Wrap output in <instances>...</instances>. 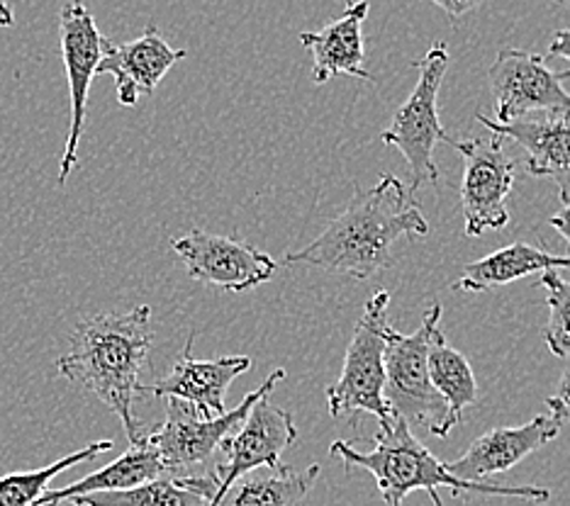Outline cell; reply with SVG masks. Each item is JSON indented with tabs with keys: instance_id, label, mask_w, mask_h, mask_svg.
<instances>
[{
	"instance_id": "3957f363",
	"label": "cell",
	"mask_w": 570,
	"mask_h": 506,
	"mask_svg": "<svg viewBox=\"0 0 570 506\" xmlns=\"http://www.w3.org/2000/svg\"><path fill=\"white\" fill-rule=\"evenodd\" d=\"M330 453L344 460L346 473H352L354 467L371 473L387 506H403L405 497L412 492H426L434 506H444L442 497H439V487H449L453 497L475 492V495L517 497L539 504L551 499L549 489L534 485H488L459 479L449 473L446 463L439 460L417 436H412L410 426L397 417L381 424V431L375 434L371 450H358L348 440H334Z\"/></svg>"
},
{
	"instance_id": "d4e9b609",
	"label": "cell",
	"mask_w": 570,
	"mask_h": 506,
	"mask_svg": "<svg viewBox=\"0 0 570 506\" xmlns=\"http://www.w3.org/2000/svg\"><path fill=\"white\" fill-rule=\"evenodd\" d=\"M547 407L551 409V417L556 424L570 421V368L563 373V378L556 387V393L547 399Z\"/></svg>"
},
{
	"instance_id": "6da1fadb",
	"label": "cell",
	"mask_w": 570,
	"mask_h": 506,
	"mask_svg": "<svg viewBox=\"0 0 570 506\" xmlns=\"http://www.w3.org/2000/svg\"><path fill=\"white\" fill-rule=\"evenodd\" d=\"M430 222L403 180L383 173L366 192H356L346 210L301 251L285 254V264L315 266L356 280H371L393 266L400 237H426Z\"/></svg>"
},
{
	"instance_id": "2e32d148",
	"label": "cell",
	"mask_w": 570,
	"mask_h": 506,
	"mask_svg": "<svg viewBox=\"0 0 570 506\" xmlns=\"http://www.w3.org/2000/svg\"><path fill=\"white\" fill-rule=\"evenodd\" d=\"M478 122L490 135L512 139L524 149L527 173L534 178H551L559 186L563 205H570V117H547V120L495 122L485 112H478Z\"/></svg>"
},
{
	"instance_id": "44dd1931",
	"label": "cell",
	"mask_w": 570,
	"mask_h": 506,
	"mask_svg": "<svg viewBox=\"0 0 570 506\" xmlns=\"http://www.w3.org/2000/svg\"><path fill=\"white\" fill-rule=\"evenodd\" d=\"M217 495L215 470L188 477H159L151 483L96 492V495L71 499L73 506H210Z\"/></svg>"
},
{
	"instance_id": "f546056e",
	"label": "cell",
	"mask_w": 570,
	"mask_h": 506,
	"mask_svg": "<svg viewBox=\"0 0 570 506\" xmlns=\"http://www.w3.org/2000/svg\"><path fill=\"white\" fill-rule=\"evenodd\" d=\"M549 3H556V6H563V3H568V0H549Z\"/></svg>"
},
{
	"instance_id": "7c38bea8",
	"label": "cell",
	"mask_w": 570,
	"mask_h": 506,
	"mask_svg": "<svg viewBox=\"0 0 570 506\" xmlns=\"http://www.w3.org/2000/svg\"><path fill=\"white\" fill-rule=\"evenodd\" d=\"M297 440L295 419L288 409H281L264 397L252 407L249 417L242 421L235 434L227 436L219 450L225 460L215 465L217 495L219 499L242 475L258 470V467L281 465V456Z\"/></svg>"
},
{
	"instance_id": "ac0fdd59",
	"label": "cell",
	"mask_w": 570,
	"mask_h": 506,
	"mask_svg": "<svg viewBox=\"0 0 570 506\" xmlns=\"http://www.w3.org/2000/svg\"><path fill=\"white\" fill-rule=\"evenodd\" d=\"M317 477V463L303 470L283 463L276 467H258L235 479L225 495L210 506H303Z\"/></svg>"
},
{
	"instance_id": "8fae6325",
	"label": "cell",
	"mask_w": 570,
	"mask_h": 506,
	"mask_svg": "<svg viewBox=\"0 0 570 506\" xmlns=\"http://www.w3.org/2000/svg\"><path fill=\"white\" fill-rule=\"evenodd\" d=\"M171 249L193 280L225 292L254 290L278 272V264L268 254L223 234L193 229L174 239Z\"/></svg>"
},
{
	"instance_id": "ffe728a7",
	"label": "cell",
	"mask_w": 570,
	"mask_h": 506,
	"mask_svg": "<svg viewBox=\"0 0 570 506\" xmlns=\"http://www.w3.org/2000/svg\"><path fill=\"white\" fill-rule=\"evenodd\" d=\"M159 477H168L166 467L145 436L141 444L129 446V450L122 453L118 460H112L106 467H98L96 473L86 475L83 479H79V483L59 487V489H49L35 506H59L76 497L96 495V492L129 489V487L151 483V479H159Z\"/></svg>"
},
{
	"instance_id": "d6986e66",
	"label": "cell",
	"mask_w": 570,
	"mask_h": 506,
	"mask_svg": "<svg viewBox=\"0 0 570 506\" xmlns=\"http://www.w3.org/2000/svg\"><path fill=\"white\" fill-rule=\"evenodd\" d=\"M570 268V254L559 256L531 244H510L504 249L492 251L490 256L473 261L463 268V278L453 282V290L461 292H485L490 288H500L514 280H522L531 272L563 270Z\"/></svg>"
},
{
	"instance_id": "4316f807",
	"label": "cell",
	"mask_w": 570,
	"mask_h": 506,
	"mask_svg": "<svg viewBox=\"0 0 570 506\" xmlns=\"http://www.w3.org/2000/svg\"><path fill=\"white\" fill-rule=\"evenodd\" d=\"M549 57H559V59L570 61V28L568 30H559V32L551 37Z\"/></svg>"
},
{
	"instance_id": "f1b7e54d",
	"label": "cell",
	"mask_w": 570,
	"mask_h": 506,
	"mask_svg": "<svg viewBox=\"0 0 570 506\" xmlns=\"http://www.w3.org/2000/svg\"><path fill=\"white\" fill-rule=\"evenodd\" d=\"M12 24H16V12L6 0H0V28H12Z\"/></svg>"
},
{
	"instance_id": "603a6c76",
	"label": "cell",
	"mask_w": 570,
	"mask_h": 506,
	"mask_svg": "<svg viewBox=\"0 0 570 506\" xmlns=\"http://www.w3.org/2000/svg\"><path fill=\"white\" fill-rule=\"evenodd\" d=\"M110 448L112 440H96V444H88L81 450L69 453V456H63L47 467H37V470L28 473H10L6 477H0V506H35L51 489V479L71 470L76 465L98 458L100 453H108Z\"/></svg>"
},
{
	"instance_id": "83f0119b",
	"label": "cell",
	"mask_w": 570,
	"mask_h": 506,
	"mask_svg": "<svg viewBox=\"0 0 570 506\" xmlns=\"http://www.w3.org/2000/svg\"><path fill=\"white\" fill-rule=\"evenodd\" d=\"M551 227L561 234L563 241L570 246V205H566L561 212H556L551 217Z\"/></svg>"
},
{
	"instance_id": "4fadbf2b",
	"label": "cell",
	"mask_w": 570,
	"mask_h": 506,
	"mask_svg": "<svg viewBox=\"0 0 570 506\" xmlns=\"http://www.w3.org/2000/svg\"><path fill=\"white\" fill-rule=\"evenodd\" d=\"M193 344L196 334L188 336L184 354L178 356L171 373L154 385H141V395H154L164 399H180L186 405L196 407L205 417H219L225 414V399L229 385L239 375L252 370L249 356H227L217 360H198L193 358Z\"/></svg>"
},
{
	"instance_id": "5bb4252c",
	"label": "cell",
	"mask_w": 570,
	"mask_h": 506,
	"mask_svg": "<svg viewBox=\"0 0 570 506\" xmlns=\"http://www.w3.org/2000/svg\"><path fill=\"white\" fill-rule=\"evenodd\" d=\"M186 59L184 49L168 47L157 24H147L132 42H112L102 37V59L96 73L115 78L120 106L132 108L141 96H151L174 63Z\"/></svg>"
},
{
	"instance_id": "5b68a950",
	"label": "cell",
	"mask_w": 570,
	"mask_h": 506,
	"mask_svg": "<svg viewBox=\"0 0 570 506\" xmlns=\"http://www.w3.org/2000/svg\"><path fill=\"white\" fill-rule=\"evenodd\" d=\"M391 292L379 290L364 307L352 344L346 348L342 375L327 387V405L334 419L373 414L379 424L393 417L385 401V334Z\"/></svg>"
},
{
	"instance_id": "7402d4cb",
	"label": "cell",
	"mask_w": 570,
	"mask_h": 506,
	"mask_svg": "<svg viewBox=\"0 0 570 506\" xmlns=\"http://www.w3.org/2000/svg\"><path fill=\"white\" fill-rule=\"evenodd\" d=\"M426 366H430V380L442 399L446 401L453 419L461 421L463 411L478 399V383L471 363L465 360L461 350L449 346L442 331H434L430 341V354H426Z\"/></svg>"
},
{
	"instance_id": "ba28073f",
	"label": "cell",
	"mask_w": 570,
	"mask_h": 506,
	"mask_svg": "<svg viewBox=\"0 0 570 506\" xmlns=\"http://www.w3.org/2000/svg\"><path fill=\"white\" fill-rule=\"evenodd\" d=\"M488 76L495 98V122H514L531 112L570 117V93L563 88L570 69L551 71L547 57L504 47L498 51Z\"/></svg>"
},
{
	"instance_id": "7a4b0ae2",
	"label": "cell",
	"mask_w": 570,
	"mask_h": 506,
	"mask_svg": "<svg viewBox=\"0 0 570 506\" xmlns=\"http://www.w3.org/2000/svg\"><path fill=\"white\" fill-rule=\"evenodd\" d=\"M154 344L151 307L106 311L76 324L67 354L57 358V375L81 385L102 405L118 414L129 446L145 440L135 417V399L141 395V373Z\"/></svg>"
},
{
	"instance_id": "8992f818",
	"label": "cell",
	"mask_w": 570,
	"mask_h": 506,
	"mask_svg": "<svg viewBox=\"0 0 570 506\" xmlns=\"http://www.w3.org/2000/svg\"><path fill=\"white\" fill-rule=\"evenodd\" d=\"M449 49L444 42H436L430 51L414 63L420 78L410 98L393 115L391 127L381 135V141L395 147L405 156L410 166V192L414 195L424 186H436L439 168L434 163V149L439 141L451 139L442 122H439V88L449 71Z\"/></svg>"
},
{
	"instance_id": "e0dca14e",
	"label": "cell",
	"mask_w": 570,
	"mask_h": 506,
	"mask_svg": "<svg viewBox=\"0 0 570 506\" xmlns=\"http://www.w3.org/2000/svg\"><path fill=\"white\" fill-rule=\"evenodd\" d=\"M368 0H352L344 12L317 32H301V44L313 51V81L327 83L334 76H352L373 83L375 78L366 69L364 22L368 18Z\"/></svg>"
},
{
	"instance_id": "52a82bcc",
	"label": "cell",
	"mask_w": 570,
	"mask_h": 506,
	"mask_svg": "<svg viewBox=\"0 0 570 506\" xmlns=\"http://www.w3.org/2000/svg\"><path fill=\"white\" fill-rule=\"evenodd\" d=\"M285 380V370L278 368L266 383L242 399L237 409H227L219 417H205L196 407L180 399L166 401V419L147 434L149 446L157 450L168 477L200 475V467L215 456V450L227 436H232L249 417L252 407L274 393V387Z\"/></svg>"
},
{
	"instance_id": "277c9868",
	"label": "cell",
	"mask_w": 570,
	"mask_h": 506,
	"mask_svg": "<svg viewBox=\"0 0 570 506\" xmlns=\"http://www.w3.org/2000/svg\"><path fill=\"white\" fill-rule=\"evenodd\" d=\"M442 305L434 302L414 334H400L393 327L385 334V401L391 414L410 428L424 426L436 438H446L459 421L430 380V341L439 329Z\"/></svg>"
},
{
	"instance_id": "30bf717a",
	"label": "cell",
	"mask_w": 570,
	"mask_h": 506,
	"mask_svg": "<svg viewBox=\"0 0 570 506\" xmlns=\"http://www.w3.org/2000/svg\"><path fill=\"white\" fill-rule=\"evenodd\" d=\"M59 44L63 69H67L69 98H71V122L63 147L59 186L69 180L71 171L79 163V145L86 127L88 90L94 83L98 63L102 59V34L96 24L94 12L86 8L83 0H69L59 12Z\"/></svg>"
},
{
	"instance_id": "484cf974",
	"label": "cell",
	"mask_w": 570,
	"mask_h": 506,
	"mask_svg": "<svg viewBox=\"0 0 570 506\" xmlns=\"http://www.w3.org/2000/svg\"><path fill=\"white\" fill-rule=\"evenodd\" d=\"M432 3L442 8L449 20H461L463 16H469L471 10L481 8L485 0H432Z\"/></svg>"
},
{
	"instance_id": "9c48e42d",
	"label": "cell",
	"mask_w": 570,
	"mask_h": 506,
	"mask_svg": "<svg viewBox=\"0 0 570 506\" xmlns=\"http://www.w3.org/2000/svg\"><path fill=\"white\" fill-rule=\"evenodd\" d=\"M449 147L463 156L461 210L465 237H481L488 229L508 227L510 212L504 202L514 186V161L504 151L502 137L451 139Z\"/></svg>"
},
{
	"instance_id": "cb8c5ba5",
	"label": "cell",
	"mask_w": 570,
	"mask_h": 506,
	"mask_svg": "<svg viewBox=\"0 0 570 506\" xmlns=\"http://www.w3.org/2000/svg\"><path fill=\"white\" fill-rule=\"evenodd\" d=\"M541 288L547 290L549 324L543 339L556 358H570V280L559 270L541 272Z\"/></svg>"
},
{
	"instance_id": "9a60e30c",
	"label": "cell",
	"mask_w": 570,
	"mask_h": 506,
	"mask_svg": "<svg viewBox=\"0 0 570 506\" xmlns=\"http://www.w3.org/2000/svg\"><path fill=\"white\" fill-rule=\"evenodd\" d=\"M561 424L551 414H539L522 426H498L478 436L459 460L446 463L449 473L469 483H485L488 477L508 473L531 453H537L559 436Z\"/></svg>"
}]
</instances>
